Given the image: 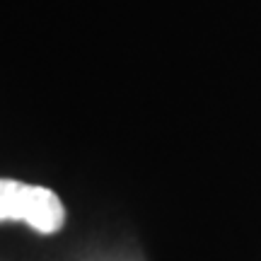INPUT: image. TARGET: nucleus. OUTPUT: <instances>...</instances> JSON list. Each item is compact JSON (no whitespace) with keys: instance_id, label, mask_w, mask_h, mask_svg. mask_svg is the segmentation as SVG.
<instances>
[{"instance_id":"f257e3e1","label":"nucleus","mask_w":261,"mask_h":261,"mask_svg":"<svg viewBox=\"0 0 261 261\" xmlns=\"http://www.w3.org/2000/svg\"><path fill=\"white\" fill-rule=\"evenodd\" d=\"M0 220H24L39 232L54 234L65 223V208L51 189L0 179Z\"/></svg>"}]
</instances>
